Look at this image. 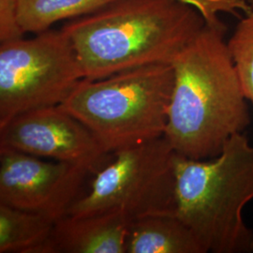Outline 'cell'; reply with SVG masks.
<instances>
[{
    "label": "cell",
    "instance_id": "1",
    "mask_svg": "<svg viewBox=\"0 0 253 253\" xmlns=\"http://www.w3.org/2000/svg\"><path fill=\"white\" fill-rule=\"evenodd\" d=\"M226 27L206 22L172 62L173 87L164 137L178 155L207 160L244 133L251 116L230 54Z\"/></svg>",
    "mask_w": 253,
    "mask_h": 253
},
{
    "label": "cell",
    "instance_id": "2",
    "mask_svg": "<svg viewBox=\"0 0 253 253\" xmlns=\"http://www.w3.org/2000/svg\"><path fill=\"white\" fill-rule=\"evenodd\" d=\"M206 19L183 0H118L61 28L84 78L95 80L155 64H172Z\"/></svg>",
    "mask_w": 253,
    "mask_h": 253
},
{
    "label": "cell",
    "instance_id": "3",
    "mask_svg": "<svg viewBox=\"0 0 253 253\" xmlns=\"http://www.w3.org/2000/svg\"><path fill=\"white\" fill-rule=\"evenodd\" d=\"M175 215L207 253H253V231L243 210L253 199V145L244 133L207 160L175 153Z\"/></svg>",
    "mask_w": 253,
    "mask_h": 253
},
{
    "label": "cell",
    "instance_id": "4",
    "mask_svg": "<svg viewBox=\"0 0 253 253\" xmlns=\"http://www.w3.org/2000/svg\"><path fill=\"white\" fill-rule=\"evenodd\" d=\"M172 64L84 78L60 105L86 126L106 154L165 134L173 87Z\"/></svg>",
    "mask_w": 253,
    "mask_h": 253
},
{
    "label": "cell",
    "instance_id": "5",
    "mask_svg": "<svg viewBox=\"0 0 253 253\" xmlns=\"http://www.w3.org/2000/svg\"><path fill=\"white\" fill-rule=\"evenodd\" d=\"M114 154V161L96 173L88 192L74 203L68 215L113 212L133 220L175 214V152L164 136Z\"/></svg>",
    "mask_w": 253,
    "mask_h": 253
},
{
    "label": "cell",
    "instance_id": "6",
    "mask_svg": "<svg viewBox=\"0 0 253 253\" xmlns=\"http://www.w3.org/2000/svg\"><path fill=\"white\" fill-rule=\"evenodd\" d=\"M84 78L62 29L0 43V126L36 109L60 106Z\"/></svg>",
    "mask_w": 253,
    "mask_h": 253
},
{
    "label": "cell",
    "instance_id": "7",
    "mask_svg": "<svg viewBox=\"0 0 253 253\" xmlns=\"http://www.w3.org/2000/svg\"><path fill=\"white\" fill-rule=\"evenodd\" d=\"M93 171L0 147V204L57 220L81 198L82 187Z\"/></svg>",
    "mask_w": 253,
    "mask_h": 253
},
{
    "label": "cell",
    "instance_id": "8",
    "mask_svg": "<svg viewBox=\"0 0 253 253\" xmlns=\"http://www.w3.org/2000/svg\"><path fill=\"white\" fill-rule=\"evenodd\" d=\"M0 147L94 169L106 155L90 130L60 106L23 113L0 126Z\"/></svg>",
    "mask_w": 253,
    "mask_h": 253
},
{
    "label": "cell",
    "instance_id": "9",
    "mask_svg": "<svg viewBox=\"0 0 253 253\" xmlns=\"http://www.w3.org/2000/svg\"><path fill=\"white\" fill-rule=\"evenodd\" d=\"M130 221L113 212L67 215L55 221L42 253H126Z\"/></svg>",
    "mask_w": 253,
    "mask_h": 253
},
{
    "label": "cell",
    "instance_id": "10",
    "mask_svg": "<svg viewBox=\"0 0 253 253\" xmlns=\"http://www.w3.org/2000/svg\"><path fill=\"white\" fill-rule=\"evenodd\" d=\"M126 253H207L195 234L175 214H158L130 221Z\"/></svg>",
    "mask_w": 253,
    "mask_h": 253
},
{
    "label": "cell",
    "instance_id": "11",
    "mask_svg": "<svg viewBox=\"0 0 253 253\" xmlns=\"http://www.w3.org/2000/svg\"><path fill=\"white\" fill-rule=\"evenodd\" d=\"M45 215L0 204V253H42L54 231Z\"/></svg>",
    "mask_w": 253,
    "mask_h": 253
},
{
    "label": "cell",
    "instance_id": "12",
    "mask_svg": "<svg viewBox=\"0 0 253 253\" xmlns=\"http://www.w3.org/2000/svg\"><path fill=\"white\" fill-rule=\"evenodd\" d=\"M118 0H17V21L22 33L39 34L62 20L80 18Z\"/></svg>",
    "mask_w": 253,
    "mask_h": 253
},
{
    "label": "cell",
    "instance_id": "13",
    "mask_svg": "<svg viewBox=\"0 0 253 253\" xmlns=\"http://www.w3.org/2000/svg\"><path fill=\"white\" fill-rule=\"evenodd\" d=\"M248 3L249 9L227 43L246 99L253 105V0Z\"/></svg>",
    "mask_w": 253,
    "mask_h": 253
},
{
    "label": "cell",
    "instance_id": "14",
    "mask_svg": "<svg viewBox=\"0 0 253 253\" xmlns=\"http://www.w3.org/2000/svg\"><path fill=\"white\" fill-rule=\"evenodd\" d=\"M200 10L207 22L218 19L220 12H245L249 9L248 0H183Z\"/></svg>",
    "mask_w": 253,
    "mask_h": 253
},
{
    "label": "cell",
    "instance_id": "15",
    "mask_svg": "<svg viewBox=\"0 0 253 253\" xmlns=\"http://www.w3.org/2000/svg\"><path fill=\"white\" fill-rule=\"evenodd\" d=\"M23 36L17 21V0H0V43Z\"/></svg>",
    "mask_w": 253,
    "mask_h": 253
}]
</instances>
